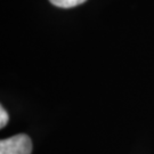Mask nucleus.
<instances>
[{"mask_svg": "<svg viewBox=\"0 0 154 154\" xmlns=\"http://www.w3.org/2000/svg\"><path fill=\"white\" fill-rule=\"evenodd\" d=\"M32 149L31 138L25 134L0 140V154H31Z\"/></svg>", "mask_w": 154, "mask_h": 154, "instance_id": "obj_1", "label": "nucleus"}, {"mask_svg": "<svg viewBox=\"0 0 154 154\" xmlns=\"http://www.w3.org/2000/svg\"><path fill=\"white\" fill-rule=\"evenodd\" d=\"M8 120H9L8 113H7L5 109L1 106V107H0V128H4V127L8 123Z\"/></svg>", "mask_w": 154, "mask_h": 154, "instance_id": "obj_3", "label": "nucleus"}, {"mask_svg": "<svg viewBox=\"0 0 154 154\" xmlns=\"http://www.w3.org/2000/svg\"><path fill=\"white\" fill-rule=\"evenodd\" d=\"M54 6H57L60 8H72L86 2L87 0H49Z\"/></svg>", "mask_w": 154, "mask_h": 154, "instance_id": "obj_2", "label": "nucleus"}]
</instances>
